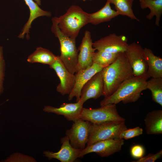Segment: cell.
Returning a JSON list of instances; mask_svg holds the SVG:
<instances>
[{"mask_svg":"<svg viewBox=\"0 0 162 162\" xmlns=\"http://www.w3.org/2000/svg\"><path fill=\"white\" fill-rule=\"evenodd\" d=\"M101 71L104 97L112 94L125 80L134 76L124 52L119 53L112 63L103 68Z\"/></svg>","mask_w":162,"mask_h":162,"instance_id":"1","label":"cell"},{"mask_svg":"<svg viewBox=\"0 0 162 162\" xmlns=\"http://www.w3.org/2000/svg\"><path fill=\"white\" fill-rule=\"evenodd\" d=\"M147 80L134 76L123 82L110 96L100 102L101 106L109 104H124L134 102L140 98L142 92L146 89Z\"/></svg>","mask_w":162,"mask_h":162,"instance_id":"2","label":"cell"},{"mask_svg":"<svg viewBox=\"0 0 162 162\" xmlns=\"http://www.w3.org/2000/svg\"><path fill=\"white\" fill-rule=\"evenodd\" d=\"M56 17L58 26L62 32L75 39L80 29L88 23L89 14L76 5L71 6L64 15Z\"/></svg>","mask_w":162,"mask_h":162,"instance_id":"3","label":"cell"},{"mask_svg":"<svg viewBox=\"0 0 162 162\" xmlns=\"http://www.w3.org/2000/svg\"><path fill=\"white\" fill-rule=\"evenodd\" d=\"M51 31L59 40L61 55L59 58L67 70L74 74L77 72L78 50L76 44V39L64 34L58 26V22L54 17L52 19Z\"/></svg>","mask_w":162,"mask_h":162,"instance_id":"4","label":"cell"},{"mask_svg":"<svg viewBox=\"0 0 162 162\" xmlns=\"http://www.w3.org/2000/svg\"><path fill=\"white\" fill-rule=\"evenodd\" d=\"M127 129L125 121L92 123L87 145L101 140L119 138L120 133Z\"/></svg>","mask_w":162,"mask_h":162,"instance_id":"5","label":"cell"},{"mask_svg":"<svg viewBox=\"0 0 162 162\" xmlns=\"http://www.w3.org/2000/svg\"><path fill=\"white\" fill-rule=\"evenodd\" d=\"M116 105L109 104L96 109L83 107L80 118L94 124L125 121L118 114Z\"/></svg>","mask_w":162,"mask_h":162,"instance_id":"6","label":"cell"},{"mask_svg":"<svg viewBox=\"0 0 162 162\" xmlns=\"http://www.w3.org/2000/svg\"><path fill=\"white\" fill-rule=\"evenodd\" d=\"M143 49L140 44L133 42L128 44L124 53L134 76L147 80L150 77L148 74V65L143 56Z\"/></svg>","mask_w":162,"mask_h":162,"instance_id":"7","label":"cell"},{"mask_svg":"<svg viewBox=\"0 0 162 162\" xmlns=\"http://www.w3.org/2000/svg\"><path fill=\"white\" fill-rule=\"evenodd\" d=\"M91 124L90 122L80 118L74 122L71 128L66 130V135L72 147L81 150L86 147Z\"/></svg>","mask_w":162,"mask_h":162,"instance_id":"8","label":"cell"},{"mask_svg":"<svg viewBox=\"0 0 162 162\" xmlns=\"http://www.w3.org/2000/svg\"><path fill=\"white\" fill-rule=\"evenodd\" d=\"M124 143V139L120 138L98 141L87 145L80 151L79 158L92 152H95L102 157H108L120 151Z\"/></svg>","mask_w":162,"mask_h":162,"instance_id":"9","label":"cell"},{"mask_svg":"<svg viewBox=\"0 0 162 162\" xmlns=\"http://www.w3.org/2000/svg\"><path fill=\"white\" fill-rule=\"evenodd\" d=\"M128 45L126 36L113 33L95 41L93 46L97 51L118 53L125 52Z\"/></svg>","mask_w":162,"mask_h":162,"instance_id":"10","label":"cell"},{"mask_svg":"<svg viewBox=\"0 0 162 162\" xmlns=\"http://www.w3.org/2000/svg\"><path fill=\"white\" fill-rule=\"evenodd\" d=\"M49 66L50 68L55 70L60 80V82L57 86L56 91L62 95L69 94L75 84V75L67 70L59 56Z\"/></svg>","mask_w":162,"mask_h":162,"instance_id":"11","label":"cell"},{"mask_svg":"<svg viewBox=\"0 0 162 162\" xmlns=\"http://www.w3.org/2000/svg\"><path fill=\"white\" fill-rule=\"evenodd\" d=\"M93 43L91 32L88 30L86 31L78 47L79 52L76 72L90 67L93 64V58L96 50L93 47Z\"/></svg>","mask_w":162,"mask_h":162,"instance_id":"12","label":"cell"},{"mask_svg":"<svg viewBox=\"0 0 162 162\" xmlns=\"http://www.w3.org/2000/svg\"><path fill=\"white\" fill-rule=\"evenodd\" d=\"M104 81L101 71L94 75L82 87L80 100L83 104L90 99H96L103 96Z\"/></svg>","mask_w":162,"mask_h":162,"instance_id":"13","label":"cell"},{"mask_svg":"<svg viewBox=\"0 0 162 162\" xmlns=\"http://www.w3.org/2000/svg\"><path fill=\"white\" fill-rule=\"evenodd\" d=\"M103 68L100 65L93 63L90 67L78 71L75 74L76 81L74 87L70 94L68 99L71 100L74 98H76V102L80 99L81 92L83 86L94 75L102 70Z\"/></svg>","mask_w":162,"mask_h":162,"instance_id":"14","label":"cell"},{"mask_svg":"<svg viewBox=\"0 0 162 162\" xmlns=\"http://www.w3.org/2000/svg\"><path fill=\"white\" fill-rule=\"evenodd\" d=\"M83 104L79 100L75 103H63L58 108L45 106L43 110L48 113L51 112L58 115H62L68 121L74 122L80 118Z\"/></svg>","mask_w":162,"mask_h":162,"instance_id":"15","label":"cell"},{"mask_svg":"<svg viewBox=\"0 0 162 162\" xmlns=\"http://www.w3.org/2000/svg\"><path fill=\"white\" fill-rule=\"evenodd\" d=\"M61 143L62 145L59 151L56 152L45 151L43 152L44 156L49 160L55 158L61 162H73L79 158L81 150L72 147L67 136L61 139Z\"/></svg>","mask_w":162,"mask_h":162,"instance_id":"16","label":"cell"},{"mask_svg":"<svg viewBox=\"0 0 162 162\" xmlns=\"http://www.w3.org/2000/svg\"><path fill=\"white\" fill-rule=\"evenodd\" d=\"M24 0L29 8L30 15L27 21L18 35V37L20 38L23 39L26 34V37L27 39H28L29 38L28 33L31 27V25L33 21L40 16L50 17L52 14L50 12L45 11L41 9L36 2L33 0Z\"/></svg>","mask_w":162,"mask_h":162,"instance_id":"17","label":"cell"},{"mask_svg":"<svg viewBox=\"0 0 162 162\" xmlns=\"http://www.w3.org/2000/svg\"><path fill=\"white\" fill-rule=\"evenodd\" d=\"M143 54L148 67V74L150 77H162V58L155 56L151 49L145 48Z\"/></svg>","mask_w":162,"mask_h":162,"instance_id":"18","label":"cell"},{"mask_svg":"<svg viewBox=\"0 0 162 162\" xmlns=\"http://www.w3.org/2000/svg\"><path fill=\"white\" fill-rule=\"evenodd\" d=\"M146 133L148 134H162V110H158L148 113L144 119Z\"/></svg>","mask_w":162,"mask_h":162,"instance_id":"19","label":"cell"},{"mask_svg":"<svg viewBox=\"0 0 162 162\" xmlns=\"http://www.w3.org/2000/svg\"><path fill=\"white\" fill-rule=\"evenodd\" d=\"M110 2L107 1L100 10L92 13L89 14L88 23L96 25L101 23L110 21L119 15L116 10L111 8Z\"/></svg>","mask_w":162,"mask_h":162,"instance_id":"20","label":"cell"},{"mask_svg":"<svg viewBox=\"0 0 162 162\" xmlns=\"http://www.w3.org/2000/svg\"><path fill=\"white\" fill-rule=\"evenodd\" d=\"M58 56L48 50L38 47L28 56L27 60L31 63H39L49 65L57 59Z\"/></svg>","mask_w":162,"mask_h":162,"instance_id":"21","label":"cell"},{"mask_svg":"<svg viewBox=\"0 0 162 162\" xmlns=\"http://www.w3.org/2000/svg\"><path fill=\"white\" fill-rule=\"evenodd\" d=\"M140 4L142 9L146 8L150 9V12L146 15V18L150 20L155 16V24L159 26L162 14V0H142Z\"/></svg>","mask_w":162,"mask_h":162,"instance_id":"22","label":"cell"},{"mask_svg":"<svg viewBox=\"0 0 162 162\" xmlns=\"http://www.w3.org/2000/svg\"><path fill=\"white\" fill-rule=\"evenodd\" d=\"M110 4L114 5L116 10L119 14L128 17L132 20L139 21L135 16L132 9L134 0H107Z\"/></svg>","mask_w":162,"mask_h":162,"instance_id":"23","label":"cell"},{"mask_svg":"<svg viewBox=\"0 0 162 162\" xmlns=\"http://www.w3.org/2000/svg\"><path fill=\"white\" fill-rule=\"evenodd\" d=\"M146 89L152 93V100L162 106V77L151 78L147 81Z\"/></svg>","mask_w":162,"mask_h":162,"instance_id":"24","label":"cell"},{"mask_svg":"<svg viewBox=\"0 0 162 162\" xmlns=\"http://www.w3.org/2000/svg\"><path fill=\"white\" fill-rule=\"evenodd\" d=\"M119 53H115L103 51H97L94 55L93 62L104 68L112 63L116 60Z\"/></svg>","mask_w":162,"mask_h":162,"instance_id":"25","label":"cell"},{"mask_svg":"<svg viewBox=\"0 0 162 162\" xmlns=\"http://www.w3.org/2000/svg\"><path fill=\"white\" fill-rule=\"evenodd\" d=\"M142 133V129L139 127H136L123 131L119 135V138L128 140L141 135Z\"/></svg>","mask_w":162,"mask_h":162,"instance_id":"26","label":"cell"},{"mask_svg":"<svg viewBox=\"0 0 162 162\" xmlns=\"http://www.w3.org/2000/svg\"><path fill=\"white\" fill-rule=\"evenodd\" d=\"M162 156V150L155 154L150 153L147 155L142 157L138 160L132 161V162H154L157 159L160 158Z\"/></svg>","mask_w":162,"mask_h":162,"instance_id":"27","label":"cell"},{"mask_svg":"<svg viewBox=\"0 0 162 162\" xmlns=\"http://www.w3.org/2000/svg\"><path fill=\"white\" fill-rule=\"evenodd\" d=\"M130 152L132 157L134 158L140 159L144 155L145 149L142 146L136 145L131 147Z\"/></svg>","mask_w":162,"mask_h":162,"instance_id":"28","label":"cell"},{"mask_svg":"<svg viewBox=\"0 0 162 162\" xmlns=\"http://www.w3.org/2000/svg\"><path fill=\"white\" fill-rule=\"evenodd\" d=\"M5 63L4 60L0 62V95L4 91L3 82L5 76Z\"/></svg>","mask_w":162,"mask_h":162,"instance_id":"29","label":"cell"},{"mask_svg":"<svg viewBox=\"0 0 162 162\" xmlns=\"http://www.w3.org/2000/svg\"><path fill=\"white\" fill-rule=\"evenodd\" d=\"M4 59L3 47L0 46V62Z\"/></svg>","mask_w":162,"mask_h":162,"instance_id":"30","label":"cell"},{"mask_svg":"<svg viewBox=\"0 0 162 162\" xmlns=\"http://www.w3.org/2000/svg\"><path fill=\"white\" fill-rule=\"evenodd\" d=\"M34 1L39 5H41V3L40 0H34Z\"/></svg>","mask_w":162,"mask_h":162,"instance_id":"31","label":"cell"},{"mask_svg":"<svg viewBox=\"0 0 162 162\" xmlns=\"http://www.w3.org/2000/svg\"><path fill=\"white\" fill-rule=\"evenodd\" d=\"M82 0V1H85L86 0Z\"/></svg>","mask_w":162,"mask_h":162,"instance_id":"32","label":"cell"},{"mask_svg":"<svg viewBox=\"0 0 162 162\" xmlns=\"http://www.w3.org/2000/svg\"><path fill=\"white\" fill-rule=\"evenodd\" d=\"M142 0H139L140 2H141Z\"/></svg>","mask_w":162,"mask_h":162,"instance_id":"33","label":"cell"}]
</instances>
